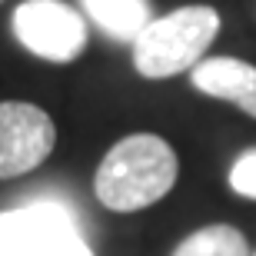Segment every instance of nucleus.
<instances>
[{"label": "nucleus", "instance_id": "3", "mask_svg": "<svg viewBox=\"0 0 256 256\" xmlns=\"http://www.w3.org/2000/svg\"><path fill=\"white\" fill-rule=\"evenodd\" d=\"M0 256H96L60 200H30L0 210Z\"/></svg>", "mask_w": 256, "mask_h": 256}, {"label": "nucleus", "instance_id": "5", "mask_svg": "<svg viewBox=\"0 0 256 256\" xmlns=\"http://www.w3.org/2000/svg\"><path fill=\"white\" fill-rule=\"evenodd\" d=\"M57 146L50 114L27 100H0V180L37 170Z\"/></svg>", "mask_w": 256, "mask_h": 256}, {"label": "nucleus", "instance_id": "8", "mask_svg": "<svg viewBox=\"0 0 256 256\" xmlns=\"http://www.w3.org/2000/svg\"><path fill=\"white\" fill-rule=\"evenodd\" d=\"M170 256H250V243L236 226L213 223L180 240Z\"/></svg>", "mask_w": 256, "mask_h": 256}, {"label": "nucleus", "instance_id": "1", "mask_svg": "<svg viewBox=\"0 0 256 256\" xmlns=\"http://www.w3.org/2000/svg\"><path fill=\"white\" fill-rule=\"evenodd\" d=\"M180 160L156 133H130L116 140L94 173V193L114 213H136L160 203L176 186Z\"/></svg>", "mask_w": 256, "mask_h": 256}, {"label": "nucleus", "instance_id": "6", "mask_svg": "<svg viewBox=\"0 0 256 256\" xmlns=\"http://www.w3.org/2000/svg\"><path fill=\"white\" fill-rule=\"evenodd\" d=\"M190 84L213 100H226L256 116V66L236 57H203L190 70Z\"/></svg>", "mask_w": 256, "mask_h": 256}, {"label": "nucleus", "instance_id": "2", "mask_svg": "<svg viewBox=\"0 0 256 256\" xmlns=\"http://www.w3.org/2000/svg\"><path fill=\"white\" fill-rule=\"evenodd\" d=\"M220 34V14L206 4L170 10L150 20L133 40V70L146 80H166L203 60Z\"/></svg>", "mask_w": 256, "mask_h": 256}, {"label": "nucleus", "instance_id": "4", "mask_svg": "<svg viewBox=\"0 0 256 256\" xmlns=\"http://www.w3.org/2000/svg\"><path fill=\"white\" fill-rule=\"evenodd\" d=\"M14 37L27 54L47 64H74L86 50L90 30L64 0H24L14 10Z\"/></svg>", "mask_w": 256, "mask_h": 256}, {"label": "nucleus", "instance_id": "7", "mask_svg": "<svg viewBox=\"0 0 256 256\" xmlns=\"http://www.w3.org/2000/svg\"><path fill=\"white\" fill-rule=\"evenodd\" d=\"M84 10L106 37L120 44H133L150 24V0H84Z\"/></svg>", "mask_w": 256, "mask_h": 256}, {"label": "nucleus", "instance_id": "9", "mask_svg": "<svg viewBox=\"0 0 256 256\" xmlns=\"http://www.w3.org/2000/svg\"><path fill=\"white\" fill-rule=\"evenodd\" d=\"M230 186L240 196L256 200V146L253 150H243L236 156V163L230 166Z\"/></svg>", "mask_w": 256, "mask_h": 256}]
</instances>
